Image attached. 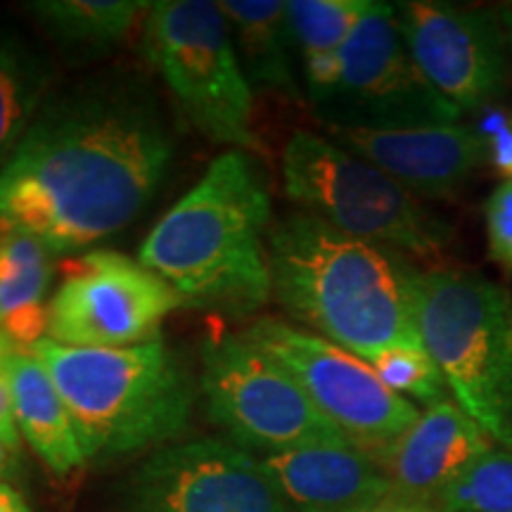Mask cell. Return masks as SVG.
Here are the masks:
<instances>
[{
	"label": "cell",
	"instance_id": "26",
	"mask_svg": "<svg viewBox=\"0 0 512 512\" xmlns=\"http://www.w3.org/2000/svg\"><path fill=\"white\" fill-rule=\"evenodd\" d=\"M477 131L486 140V164L494 166L503 181H512V117L486 107Z\"/></svg>",
	"mask_w": 512,
	"mask_h": 512
},
{
	"label": "cell",
	"instance_id": "1",
	"mask_svg": "<svg viewBox=\"0 0 512 512\" xmlns=\"http://www.w3.org/2000/svg\"><path fill=\"white\" fill-rule=\"evenodd\" d=\"M171 162L174 133L143 83H83L46 100L0 171V228L55 254L91 247L143 214Z\"/></svg>",
	"mask_w": 512,
	"mask_h": 512
},
{
	"label": "cell",
	"instance_id": "6",
	"mask_svg": "<svg viewBox=\"0 0 512 512\" xmlns=\"http://www.w3.org/2000/svg\"><path fill=\"white\" fill-rule=\"evenodd\" d=\"M287 197L349 238L401 256L437 259L456 228L411 190L330 138L294 131L283 150Z\"/></svg>",
	"mask_w": 512,
	"mask_h": 512
},
{
	"label": "cell",
	"instance_id": "17",
	"mask_svg": "<svg viewBox=\"0 0 512 512\" xmlns=\"http://www.w3.org/2000/svg\"><path fill=\"white\" fill-rule=\"evenodd\" d=\"M12 413L19 437L55 475L67 477L86 465L72 415L53 377L31 351L15 349L8 358Z\"/></svg>",
	"mask_w": 512,
	"mask_h": 512
},
{
	"label": "cell",
	"instance_id": "23",
	"mask_svg": "<svg viewBox=\"0 0 512 512\" xmlns=\"http://www.w3.org/2000/svg\"><path fill=\"white\" fill-rule=\"evenodd\" d=\"M439 512H512V446H494L437 498Z\"/></svg>",
	"mask_w": 512,
	"mask_h": 512
},
{
	"label": "cell",
	"instance_id": "20",
	"mask_svg": "<svg viewBox=\"0 0 512 512\" xmlns=\"http://www.w3.org/2000/svg\"><path fill=\"white\" fill-rule=\"evenodd\" d=\"M373 0H287V22L304 64L309 100L316 102L335 86L339 55Z\"/></svg>",
	"mask_w": 512,
	"mask_h": 512
},
{
	"label": "cell",
	"instance_id": "22",
	"mask_svg": "<svg viewBox=\"0 0 512 512\" xmlns=\"http://www.w3.org/2000/svg\"><path fill=\"white\" fill-rule=\"evenodd\" d=\"M36 22L69 48H110L131 34L147 15L143 0H34L27 5Z\"/></svg>",
	"mask_w": 512,
	"mask_h": 512
},
{
	"label": "cell",
	"instance_id": "18",
	"mask_svg": "<svg viewBox=\"0 0 512 512\" xmlns=\"http://www.w3.org/2000/svg\"><path fill=\"white\" fill-rule=\"evenodd\" d=\"M55 252L19 230L0 228V335L19 351L48 337Z\"/></svg>",
	"mask_w": 512,
	"mask_h": 512
},
{
	"label": "cell",
	"instance_id": "4",
	"mask_svg": "<svg viewBox=\"0 0 512 512\" xmlns=\"http://www.w3.org/2000/svg\"><path fill=\"white\" fill-rule=\"evenodd\" d=\"M31 354L67 403L86 463L174 444L188 427L195 380L162 339L124 349H81L46 337Z\"/></svg>",
	"mask_w": 512,
	"mask_h": 512
},
{
	"label": "cell",
	"instance_id": "19",
	"mask_svg": "<svg viewBox=\"0 0 512 512\" xmlns=\"http://www.w3.org/2000/svg\"><path fill=\"white\" fill-rule=\"evenodd\" d=\"M235 53L252 91L299 98L294 74V38L285 0H221Z\"/></svg>",
	"mask_w": 512,
	"mask_h": 512
},
{
	"label": "cell",
	"instance_id": "13",
	"mask_svg": "<svg viewBox=\"0 0 512 512\" xmlns=\"http://www.w3.org/2000/svg\"><path fill=\"white\" fill-rule=\"evenodd\" d=\"M394 8L422 76L463 114L491 107L503 93L512 55L501 10L437 0H408Z\"/></svg>",
	"mask_w": 512,
	"mask_h": 512
},
{
	"label": "cell",
	"instance_id": "10",
	"mask_svg": "<svg viewBox=\"0 0 512 512\" xmlns=\"http://www.w3.org/2000/svg\"><path fill=\"white\" fill-rule=\"evenodd\" d=\"M242 335L297 380L344 439L373 458L418 420L415 403L384 387L368 361L328 339L275 318H259Z\"/></svg>",
	"mask_w": 512,
	"mask_h": 512
},
{
	"label": "cell",
	"instance_id": "27",
	"mask_svg": "<svg viewBox=\"0 0 512 512\" xmlns=\"http://www.w3.org/2000/svg\"><path fill=\"white\" fill-rule=\"evenodd\" d=\"M0 441H5L12 451H19V446H22V437H19L15 413H12L8 368H0Z\"/></svg>",
	"mask_w": 512,
	"mask_h": 512
},
{
	"label": "cell",
	"instance_id": "2",
	"mask_svg": "<svg viewBox=\"0 0 512 512\" xmlns=\"http://www.w3.org/2000/svg\"><path fill=\"white\" fill-rule=\"evenodd\" d=\"M273 294L294 320L370 361L420 344L406 256L349 238L306 211L273 223L266 238Z\"/></svg>",
	"mask_w": 512,
	"mask_h": 512
},
{
	"label": "cell",
	"instance_id": "3",
	"mask_svg": "<svg viewBox=\"0 0 512 512\" xmlns=\"http://www.w3.org/2000/svg\"><path fill=\"white\" fill-rule=\"evenodd\" d=\"M271 192L249 152H221L159 219L138 261L190 306L249 313L273 294Z\"/></svg>",
	"mask_w": 512,
	"mask_h": 512
},
{
	"label": "cell",
	"instance_id": "29",
	"mask_svg": "<svg viewBox=\"0 0 512 512\" xmlns=\"http://www.w3.org/2000/svg\"><path fill=\"white\" fill-rule=\"evenodd\" d=\"M0 512H31V508L15 486L0 482Z\"/></svg>",
	"mask_w": 512,
	"mask_h": 512
},
{
	"label": "cell",
	"instance_id": "11",
	"mask_svg": "<svg viewBox=\"0 0 512 512\" xmlns=\"http://www.w3.org/2000/svg\"><path fill=\"white\" fill-rule=\"evenodd\" d=\"M190 306L157 273L112 249L64 266L48 304V339L64 347L124 349L159 339L169 313Z\"/></svg>",
	"mask_w": 512,
	"mask_h": 512
},
{
	"label": "cell",
	"instance_id": "28",
	"mask_svg": "<svg viewBox=\"0 0 512 512\" xmlns=\"http://www.w3.org/2000/svg\"><path fill=\"white\" fill-rule=\"evenodd\" d=\"M356 512H439V510L432 508V505L413 503V501H406V498L392 496V498H384V501L373 503V505H368V508H361Z\"/></svg>",
	"mask_w": 512,
	"mask_h": 512
},
{
	"label": "cell",
	"instance_id": "8",
	"mask_svg": "<svg viewBox=\"0 0 512 512\" xmlns=\"http://www.w3.org/2000/svg\"><path fill=\"white\" fill-rule=\"evenodd\" d=\"M200 389L209 418L233 444L261 458L344 439L297 380L245 335L219 332L204 342Z\"/></svg>",
	"mask_w": 512,
	"mask_h": 512
},
{
	"label": "cell",
	"instance_id": "24",
	"mask_svg": "<svg viewBox=\"0 0 512 512\" xmlns=\"http://www.w3.org/2000/svg\"><path fill=\"white\" fill-rule=\"evenodd\" d=\"M370 366L384 387L408 401H418L422 406H432L448 396L444 375L434 366L432 356L422 349V344H406L382 351L370 358Z\"/></svg>",
	"mask_w": 512,
	"mask_h": 512
},
{
	"label": "cell",
	"instance_id": "14",
	"mask_svg": "<svg viewBox=\"0 0 512 512\" xmlns=\"http://www.w3.org/2000/svg\"><path fill=\"white\" fill-rule=\"evenodd\" d=\"M323 128L332 143L382 169L415 197H456L486 164V140L477 126Z\"/></svg>",
	"mask_w": 512,
	"mask_h": 512
},
{
	"label": "cell",
	"instance_id": "15",
	"mask_svg": "<svg viewBox=\"0 0 512 512\" xmlns=\"http://www.w3.org/2000/svg\"><path fill=\"white\" fill-rule=\"evenodd\" d=\"M494 446L453 396H446L422 408L418 420L375 460L396 496L434 508L448 486Z\"/></svg>",
	"mask_w": 512,
	"mask_h": 512
},
{
	"label": "cell",
	"instance_id": "31",
	"mask_svg": "<svg viewBox=\"0 0 512 512\" xmlns=\"http://www.w3.org/2000/svg\"><path fill=\"white\" fill-rule=\"evenodd\" d=\"M501 19H503V29H505V36H508L510 53H512V5H510V8L501 10Z\"/></svg>",
	"mask_w": 512,
	"mask_h": 512
},
{
	"label": "cell",
	"instance_id": "5",
	"mask_svg": "<svg viewBox=\"0 0 512 512\" xmlns=\"http://www.w3.org/2000/svg\"><path fill=\"white\" fill-rule=\"evenodd\" d=\"M420 344L453 401L498 446H512V297L479 271H415Z\"/></svg>",
	"mask_w": 512,
	"mask_h": 512
},
{
	"label": "cell",
	"instance_id": "16",
	"mask_svg": "<svg viewBox=\"0 0 512 512\" xmlns=\"http://www.w3.org/2000/svg\"><path fill=\"white\" fill-rule=\"evenodd\" d=\"M261 463L294 512H356L396 496L377 460L347 439L313 441Z\"/></svg>",
	"mask_w": 512,
	"mask_h": 512
},
{
	"label": "cell",
	"instance_id": "21",
	"mask_svg": "<svg viewBox=\"0 0 512 512\" xmlns=\"http://www.w3.org/2000/svg\"><path fill=\"white\" fill-rule=\"evenodd\" d=\"M53 69L22 38L0 34V171L46 105Z\"/></svg>",
	"mask_w": 512,
	"mask_h": 512
},
{
	"label": "cell",
	"instance_id": "25",
	"mask_svg": "<svg viewBox=\"0 0 512 512\" xmlns=\"http://www.w3.org/2000/svg\"><path fill=\"white\" fill-rule=\"evenodd\" d=\"M486 242L489 256L512 278V181H503L484 202Z\"/></svg>",
	"mask_w": 512,
	"mask_h": 512
},
{
	"label": "cell",
	"instance_id": "7",
	"mask_svg": "<svg viewBox=\"0 0 512 512\" xmlns=\"http://www.w3.org/2000/svg\"><path fill=\"white\" fill-rule=\"evenodd\" d=\"M145 55L197 131L233 150L259 152L252 86L219 3L159 0L145 15Z\"/></svg>",
	"mask_w": 512,
	"mask_h": 512
},
{
	"label": "cell",
	"instance_id": "12",
	"mask_svg": "<svg viewBox=\"0 0 512 512\" xmlns=\"http://www.w3.org/2000/svg\"><path fill=\"white\" fill-rule=\"evenodd\" d=\"M128 512H294L261 458L202 437L157 448L128 482Z\"/></svg>",
	"mask_w": 512,
	"mask_h": 512
},
{
	"label": "cell",
	"instance_id": "30",
	"mask_svg": "<svg viewBox=\"0 0 512 512\" xmlns=\"http://www.w3.org/2000/svg\"><path fill=\"white\" fill-rule=\"evenodd\" d=\"M17 458L19 451H12L5 441H0V482H3V477H10L17 470Z\"/></svg>",
	"mask_w": 512,
	"mask_h": 512
},
{
	"label": "cell",
	"instance_id": "9",
	"mask_svg": "<svg viewBox=\"0 0 512 512\" xmlns=\"http://www.w3.org/2000/svg\"><path fill=\"white\" fill-rule=\"evenodd\" d=\"M311 105L323 126L418 128L463 119L408 53L394 5L375 0L342 48L335 86Z\"/></svg>",
	"mask_w": 512,
	"mask_h": 512
}]
</instances>
